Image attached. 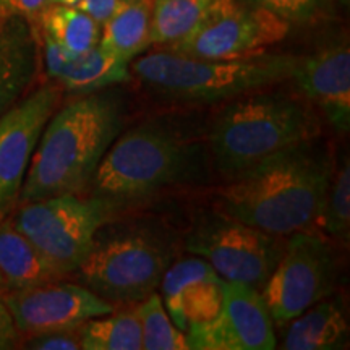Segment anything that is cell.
Segmentation results:
<instances>
[{"label": "cell", "instance_id": "cell-3", "mask_svg": "<svg viewBox=\"0 0 350 350\" xmlns=\"http://www.w3.org/2000/svg\"><path fill=\"white\" fill-rule=\"evenodd\" d=\"M204 163V144L188 129L163 117L146 120L111 144L88 185L90 196L111 214L196 180Z\"/></svg>", "mask_w": 350, "mask_h": 350}, {"label": "cell", "instance_id": "cell-6", "mask_svg": "<svg viewBox=\"0 0 350 350\" xmlns=\"http://www.w3.org/2000/svg\"><path fill=\"white\" fill-rule=\"evenodd\" d=\"M172 261V243L163 235L126 229L96 235L77 273L83 286L109 304H139L159 288Z\"/></svg>", "mask_w": 350, "mask_h": 350}, {"label": "cell", "instance_id": "cell-17", "mask_svg": "<svg viewBox=\"0 0 350 350\" xmlns=\"http://www.w3.org/2000/svg\"><path fill=\"white\" fill-rule=\"evenodd\" d=\"M39 68L34 26L23 16H0V116L18 103Z\"/></svg>", "mask_w": 350, "mask_h": 350}, {"label": "cell", "instance_id": "cell-22", "mask_svg": "<svg viewBox=\"0 0 350 350\" xmlns=\"http://www.w3.org/2000/svg\"><path fill=\"white\" fill-rule=\"evenodd\" d=\"M219 0H154L151 42L169 49L190 36L217 5Z\"/></svg>", "mask_w": 350, "mask_h": 350}, {"label": "cell", "instance_id": "cell-31", "mask_svg": "<svg viewBox=\"0 0 350 350\" xmlns=\"http://www.w3.org/2000/svg\"><path fill=\"white\" fill-rule=\"evenodd\" d=\"M7 291H8L7 282H5V279H3L2 273H0V292H7Z\"/></svg>", "mask_w": 350, "mask_h": 350}, {"label": "cell", "instance_id": "cell-29", "mask_svg": "<svg viewBox=\"0 0 350 350\" xmlns=\"http://www.w3.org/2000/svg\"><path fill=\"white\" fill-rule=\"evenodd\" d=\"M52 0H0V16H23L33 20Z\"/></svg>", "mask_w": 350, "mask_h": 350}, {"label": "cell", "instance_id": "cell-20", "mask_svg": "<svg viewBox=\"0 0 350 350\" xmlns=\"http://www.w3.org/2000/svg\"><path fill=\"white\" fill-rule=\"evenodd\" d=\"M349 325L342 310L332 301L319 300L288 323L282 349L329 350L345 345Z\"/></svg>", "mask_w": 350, "mask_h": 350}, {"label": "cell", "instance_id": "cell-9", "mask_svg": "<svg viewBox=\"0 0 350 350\" xmlns=\"http://www.w3.org/2000/svg\"><path fill=\"white\" fill-rule=\"evenodd\" d=\"M334 279L336 261L326 240L310 229L291 234L281 260L262 286V299L274 325L287 326L329 295Z\"/></svg>", "mask_w": 350, "mask_h": 350}, {"label": "cell", "instance_id": "cell-27", "mask_svg": "<svg viewBox=\"0 0 350 350\" xmlns=\"http://www.w3.org/2000/svg\"><path fill=\"white\" fill-rule=\"evenodd\" d=\"M23 344V349L34 350H80V327L75 329H64V331H52L44 332V334L33 336L20 340Z\"/></svg>", "mask_w": 350, "mask_h": 350}, {"label": "cell", "instance_id": "cell-24", "mask_svg": "<svg viewBox=\"0 0 350 350\" xmlns=\"http://www.w3.org/2000/svg\"><path fill=\"white\" fill-rule=\"evenodd\" d=\"M139 326H142V349L144 350H187L185 331L178 329L170 319L161 295L151 294L139 301Z\"/></svg>", "mask_w": 350, "mask_h": 350}, {"label": "cell", "instance_id": "cell-4", "mask_svg": "<svg viewBox=\"0 0 350 350\" xmlns=\"http://www.w3.org/2000/svg\"><path fill=\"white\" fill-rule=\"evenodd\" d=\"M297 62L287 54L198 59L163 49L131 60L130 73L165 103L214 104L288 80Z\"/></svg>", "mask_w": 350, "mask_h": 350}, {"label": "cell", "instance_id": "cell-2", "mask_svg": "<svg viewBox=\"0 0 350 350\" xmlns=\"http://www.w3.org/2000/svg\"><path fill=\"white\" fill-rule=\"evenodd\" d=\"M125 96L117 90L77 96L52 113L33 152L18 201L80 195L122 133Z\"/></svg>", "mask_w": 350, "mask_h": 350}, {"label": "cell", "instance_id": "cell-8", "mask_svg": "<svg viewBox=\"0 0 350 350\" xmlns=\"http://www.w3.org/2000/svg\"><path fill=\"white\" fill-rule=\"evenodd\" d=\"M286 242L219 213L204 219L187 237L185 248L203 258L227 282L262 287L281 260Z\"/></svg>", "mask_w": 350, "mask_h": 350}, {"label": "cell", "instance_id": "cell-5", "mask_svg": "<svg viewBox=\"0 0 350 350\" xmlns=\"http://www.w3.org/2000/svg\"><path fill=\"white\" fill-rule=\"evenodd\" d=\"M318 135V119L305 100L255 91L221 109L209 124L206 144L216 167L230 178Z\"/></svg>", "mask_w": 350, "mask_h": 350}, {"label": "cell", "instance_id": "cell-14", "mask_svg": "<svg viewBox=\"0 0 350 350\" xmlns=\"http://www.w3.org/2000/svg\"><path fill=\"white\" fill-rule=\"evenodd\" d=\"M224 279L200 256L172 262L163 275V304L178 329L208 323L217 317L224 297Z\"/></svg>", "mask_w": 350, "mask_h": 350}, {"label": "cell", "instance_id": "cell-25", "mask_svg": "<svg viewBox=\"0 0 350 350\" xmlns=\"http://www.w3.org/2000/svg\"><path fill=\"white\" fill-rule=\"evenodd\" d=\"M319 226L329 237L349 243L350 239V165L345 159L331 177L329 187L319 216Z\"/></svg>", "mask_w": 350, "mask_h": 350}, {"label": "cell", "instance_id": "cell-15", "mask_svg": "<svg viewBox=\"0 0 350 350\" xmlns=\"http://www.w3.org/2000/svg\"><path fill=\"white\" fill-rule=\"evenodd\" d=\"M297 90L321 109L339 131L350 126V51L339 41L299 59L292 73Z\"/></svg>", "mask_w": 350, "mask_h": 350}, {"label": "cell", "instance_id": "cell-21", "mask_svg": "<svg viewBox=\"0 0 350 350\" xmlns=\"http://www.w3.org/2000/svg\"><path fill=\"white\" fill-rule=\"evenodd\" d=\"M33 20L39 33L46 34L70 54H83L99 44L100 23L77 8L49 3Z\"/></svg>", "mask_w": 350, "mask_h": 350}, {"label": "cell", "instance_id": "cell-7", "mask_svg": "<svg viewBox=\"0 0 350 350\" xmlns=\"http://www.w3.org/2000/svg\"><path fill=\"white\" fill-rule=\"evenodd\" d=\"M107 216L98 200L64 193L20 203L8 219L65 278L80 268Z\"/></svg>", "mask_w": 350, "mask_h": 350}, {"label": "cell", "instance_id": "cell-30", "mask_svg": "<svg viewBox=\"0 0 350 350\" xmlns=\"http://www.w3.org/2000/svg\"><path fill=\"white\" fill-rule=\"evenodd\" d=\"M20 336L16 331L15 321H13L10 310L3 301L2 292H0V350H8L18 347Z\"/></svg>", "mask_w": 350, "mask_h": 350}, {"label": "cell", "instance_id": "cell-11", "mask_svg": "<svg viewBox=\"0 0 350 350\" xmlns=\"http://www.w3.org/2000/svg\"><path fill=\"white\" fill-rule=\"evenodd\" d=\"M20 340L44 332L75 329L91 318L116 312V305L80 284L54 281L2 294ZM20 345V344H18Z\"/></svg>", "mask_w": 350, "mask_h": 350}, {"label": "cell", "instance_id": "cell-12", "mask_svg": "<svg viewBox=\"0 0 350 350\" xmlns=\"http://www.w3.org/2000/svg\"><path fill=\"white\" fill-rule=\"evenodd\" d=\"M60 88L39 86L0 116V219L18 201L33 152L60 103Z\"/></svg>", "mask_w": 350, "mask_h": 350}, {"label": "cell", "instance_id": "cell-19", "mask_svg": "<svg viewBox=\"0 0 350 350\" xmlns=\"http://www.w3.org/2000/svg\"><path fill=\"white\" fill-rule=\"evenodd\" d=\"M0 273L8 291L64 279L42 253L13 227L8 217L0 219Z\"/></svg>", "mask_w": 350, "mask_h": 350}, {"label": "cell", "instance_id": "cell-13", "mask_svg": "<svg viewBox=\"0 0 350 350\" xmlns=\"http://www.w3.org/2000/svg\"><path fill=\"white\" fill-rule=\"evenodd\" d=\"M191 350H271L278 340L268 305L256 287L224 282V297L217 317L187 329Z\"/></svg>", "mask_w": 350, "mask_h": 350}, {"label": "cell", "instance_id": "cell-32", "mask_svg": "<svg viewBox=\"0 0 350 350\" xmlns=\"http://www.w3.org/2000/svg\"><path fill=\"white\" fill-rule=\"evenodd\" d=\"M342 2H344V3H349V0H342Z\"/></svg>", "mask_w": 350, "mask_h": 350}, {"label": "cell", "instance_id": "cell-16", "mask_svg": "<svg viewBox=\"0 0 350 350\" xmlns=\"http://www.w3.org/2000/svg\"><path fill=\"white\" fill-rule=\"evenodd\" d=\"M36 36L46 75L60 91L83 96L130 80V64L109 54L99 44L83 54H70L38 29Z\"/></svg>", "mask_w": 350, "mask_h": 350}, {"label": "cell", "instance_id": "cell-26", "mask_svg": "<svg viewBox=\"0 0 350 350\" xmlns=\"http://www.w3.org/2000/svg\"><path fill=\"white\" fill-rule=\"evenodd\" d=\"M247 3L265 8L291 25L312 20L321 5V0H247Z\"/></svg>", "mask_w": 350, "mask_h": 350}, {"label": "cell", "instance_id": "cell-1", "mask_svg": "<svg viewBox=\"0 0 350 350\" xmlns=\"http://www.w3.org/2000/svg\"><path fill=\"white\" fill-rule=\"evenodd\" d=\"M331 177L329 154L312 139L230 177L217 191V206L268 234L291 235L319 221Z\"/></svg>", "mask_w": 350, "mask_h": 350}, {"label": "cell", "instance_id": "cell-23", "mask_svg": "<svg viewBox=\"0 0 350 350\" xmlns=\"http://www.w3.org/2000/svg\"><path fill=\"white\" fill-rule=\"evenodd\" d=\"M85 350H142V326L135 310L91 318L80 326Z\"/></svg>", "mask_w": 350, "mask_h": 350}, {"label": "cell", "instance_id": "cell-28", "mask_svg": "<svg viewBox=\"0 0 350 350\" xmlns=\"http://www.w3.org/2000/svg\"><path fill=\"white\" fill-rule=\"evenodd\" d=\"M51 3H62V5L77 8L103 25L112 13L117 0H52Z\"/></svg>", "mask_w": 350, "mask_h": 350}, {"label": "cell", "instance_id": "cell-10", "mask_svg": "<svg viewBox=\"0 0 350 350\" xmlns=\"http://www.w3.org/2000/svg\"><path fill=\"white\" fill-rule=\"evenodd\" d=\"M291 25L261 7L219 0L206 20L170 52L198 59H239L265 52L281 42Z\"/></svg>", "mask_w": 350, "mask_h": 350}, {"label": "cell", "instance_id": "cell-18", "mask_svg": "<svg viewBox=\"0 0 350 350\" xmlns=\"http://www.w3.org/2000/svg\"><path fill=\"white\" fill-rule=\"evenodd\" d=\"M152 3L154 0H117L100 25L99 46L129 64L150 49Z\"/></svg>", "mask_w": 350, "mask_h": 350}]
</instances>
